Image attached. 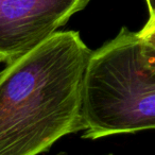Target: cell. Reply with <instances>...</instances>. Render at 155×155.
Here are the masks:
<instances>
[{
  "mask_svg": "<svg viewBox=\"0 0 155 155\" xmlns=\"http://www.w3.org/2000/svg\"><path fill=\"white\" fill-rule=\"evenodd\" d=\"M93 53L77 31H58L0 73V155H38L84 131L83 94Z\"/></svg>",
  "mask_w": 155,
  "mask_h": 155,
  "instance_id": "obj_1",
  "label": "cell"
},
{
  "mask_svg": "<svg viewBox=\"0 0 155 155\" xmlns=\"http://www.w3.org/2000/svg\"><path fill=\"white\" fill-rule=\"evenodd\" d=\"M85 139L155 129V71L146 66L137 32L121 28L87 65L83 94Z\"/></svg>",
  "mask_w": 155,
  "mask_h": 155,
  "instance_id": "obj_2",
  "label": "cell"
},
{
  "mask_svg": "<svg viewBox=\"0 0 155 155\" xmlns=\"http://www.w3.org/2000/svg\"><path fill=\"white\" fill-rule=\"evenodd\" d=\"M91 0H0V60L7 65L47 41Z\"/></svg>",
  "mask_w": 155,
  "mask_h": 155,
  "instance_id": "obj_3",
  "label": "cell"
},
{
  "mask_svg": "<svg viewBox=\"0 0 155 155\" xmlns=\"http://www.w3.org/2000/svg\"><path fill=\"white\" fill-rule=\"evenodd\" d=\"M141 45V55L146 66L155 71V11L149 14V19L137 32Z\"/></svg>",
  "mask_w": 155,
  "mask_h": 155,
  "instance_id": "obj_4",
  "label": "cell"
},
{
  "mask_svg": "<svg viewBox=\"0 0 155 155\" xmlns=\"http://www.w3.org/2000/svg\"><path fill=\"white\" fill-rule=\"evenodd\" d=\"M147 7H148L149 14L153 13L155 11V0H146Z\"/></svg>",
  "mask_w": 155,
  "mask_h": 155,
  "instance_id": "obj_5",
  "label": "cell"
},
{
  "mask_svg": "<svg viewBox=\"0 0 155 155\" xmlns=\"http://www.w3.org/2000/svg\"><path fill=\"white\" fill-rule=\"evenodd\" d=\"M1 63H2V61H1V60H0V64H1Z\"/></svg>",
  "mask_w": 155,
  "mask_h": 155,
  "instance_id": "obj_6",
  "label": "cell"
},
{
  "mask_svg": "<svg viewBox=\"0 0 155 155\" xmlns=\"http://www.w3.org/2000/svg\"><path fill=\"white\" fill-rule=\"evenodd\" d=\"M58 155H63V154H58ZM110 155H112V154H110Z\"/></svg>",
  "mask_w": 155,
  "mask_h": 155,
  "instance_id": "obj_7",
  "label": "cell"
}]
</instances>
